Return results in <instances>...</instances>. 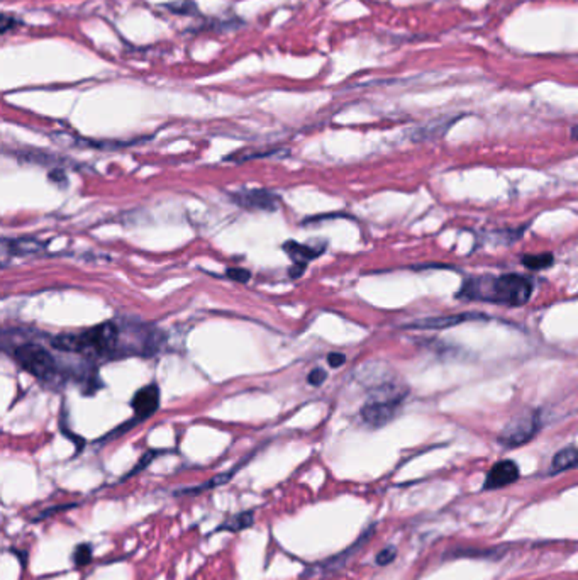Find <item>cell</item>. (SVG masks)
Listing matches in <instances>:
<instances>
[{
	"instance_id": "cell-1",
	"label": "cell",
	"mask_w": 578,
	"mask_h": 580,
	"mask_svg": "<svg viewBox=\"0 0 578 580\" xmlns=\"http://www.w3.org/2000/svg\"><path fill=\"white\" fill-rule=\"evenodd\" d=\"M532 282L528 277L510 273L501 277H472L463 283L458 297L519 308L531 299Z\"/></svg>"
},
{
	"instance_id": "cell-2",
	"label": "cell",
	"mask_w": 578,
	"mask_h": 580,
	"mask_svg": "<svg viewBox=\"0 0 578 580\" xmlns=\"http://www.w3.org/2000/svg\"><path fill=\"white\" fill-rule=\"evenodd\" d=\"M118 342L119 328L114 323H102L78 335H58L53 339V346L68 353L92 351L95 355H109L118 348Z\"/></svg>"
},
{
	"instance_id": "cell-3",
	"label": "cell",
	"mask_w": 578,
	"mask_h": 580,
	"mask_svg": "<svg viewBox=\"0 0 578 580\" xmlns=\"http://www.w3.org/2000/svg\"><path fill=\"white\" fill-rule=\"evenodd\" d=\"M407 395V389L399 382H384L373 389V394L362 407V419L371 428H382L395 418Z\"/></svg>"
},
{
	"instance_id": "cell-4",
	"label": "cell",
	"mask_w": 578,
	"mask_h": 580,
	"mask_svg": "<svg viewBox=\"0 0 578 580\" xmlns=\"http://www.w3.org/2000/svg\"><path fill=\"white\" fill-rule=\"evenodd\" d=\"M14 357L19 365L28 370L36 379L48 382L56 375V363L50 351L36 343H24L14 350Z\"/></svg>"
},
{
	"instance_id": "cell-5",
	"label": "cell",
	"mask_w": 578,
	"mask_h": 580,
	"mask_svg": "<svg viewBox=\"0 0 578 580\" xmlns=\"http://www.w3.org/2000/svg\"><path fill=\"white\" fill-rule=\"evenodd\" d=\"M539 429L538 413H521L507 422L498 435V443L505 448H517L529 443Z\"/></svg>"
},
{
	"instance_id": "cell-6",
	"label": "cell",
	"mask_w": 578,
	"mask_h": 580,
	"mask_svg": "<svg viewBox=\"0 0 578 580\" xmlns=\"http://www.w3.org/2000/svg\"><path fill=\"white\" fill-rule=\"evenodd\" d=\"M232 200L241 207L250 209V211H277L279 207V197L273 192L261 189L241 190L238 194H232Z\"/></svg>"
},
{
	"instance_id": "cell-7",
	"label": "cell",
	"mask_w": 578,
	"mask_h": 580,
	"mask_svg": "<svg viewBox=\"0 0 578 580\" xmlns=\"http://www.w3.org/2000/svg\"><path fill=\"white\" fill-rule=\"evenodd\" d=\"M517 478H519V467L512 460H502V462L495 463L489 474H487L483 487L487 490L507 487V485L514 484Z\"/></svg>"
},
{
	"instance_id": "cell-8",
	"label": "cell",
	"mask_w": 578,
	"mask_h": 580,
	"mask_svg": "<svg viewBox=\"0 0 578 580\" xmlns=\"http://www.w3.org/2000/svg\"><path fill=\"white\" fill-rule=\"evenodd\" d=\"M133 409L136 413V421H142L156 413L160 406V389L156 385H144L134 394Z\"/></svg>"
},
{
	"instance_id": "cell-9",
	"label": "cell",
	"mask_w": 578,
	"mask_h": 580,
	"mask_svg": "<svg viewBox=\"0 0 578 580\" xmlns=\"http://www.w3.org/2000/svg\"><path fill=\"white\" fill-rule=\"evenodd\" d=\"M487 316L478 312H463V314H453V316H439V317H431V319H422L419 323L411 324V328L418 329H445L449 326H456V324L467 323V321H475V319H485Z\"/></svg>"
},
{
	"instance_id": "cell-10",
	"label": "cell",
	"mask_w": 578,
	"mask_h": 580,
	"mask_svg": "<svg viewBox=\"0 0 578 580\" xmlns=\"http://www.w3.org/2000/svg\"><path fill=\"white\" fill-rule=\"evenodd\" d=\"M570 469H578V448L577 447L563 448V450H560L557 455L553 456V462H551V471H553V474H558V471H565Z\"/></svg>"
},
{
	"instance_id": "cell-11",
	"label": "cell",
	"mask_w": 578,
	"mask_h": 580,
	"mask_svg": "<svg viewBox=\"0 0 578 580\" xmlns=\"http://www.w3.org/2000/svg\"><path fill=\"white\" fill-rule=\"evenodd\" d=\"M283 250H285V253L290 254L292 260L304 261V263H307L309 260H314V258H317L319 254L324 252V250H315L313 248V246L299 245V243H295V241L285 243Z\"/></svg>"
},
{
	"instance_id": "cell-12",
	"label": "cell",
	"mask_w": 578,
	"mask_h": 580,
	"mask_svg": "<svg viewBox=\"0 0 578 580\" xmlns=\"http://www.w3.org/2000/svg\"><path fill=\"white\" fill-rule=\"evenodd\" d=\"M238 470V467H236L234 470H229V471H224V474L217 475V477L210 478L209 482H205V484H201L197 485V487H187V489H180L176 490L175 496H197V494L204 492V490H210L214 487H217V485H223L226 484L229 478H232V475H234V471Z\"/></svg>"
},
{
	"instance_id": "cell-13",
	"label": "cell",
	"mask_w": 578,
	"mask_h": 580,
	"mask_svg": "<svg viewBox=\"0 0 578 580\" xmlns=\"http://www.w3.org/2000/svg\"><path fill=\"white\" fill-rule=\"evenodd\" d=\"M456 119H439L436 122H431V124L420 127L418 136H416V140H427V138H438V136H442V133H446L448 131V127L455 122Z\"/></svg>"
},
{
	"instance_id": "cell-14",
	"label": "cell",
	"mask_w": 578,
	"mask_h": 580,
	"mask_svg": "<svg viewBox=\"0 0 578 580\" xmlns=\"http://www.w3.org/2000/svg\"><path fill=\"white\" fill-rule=\"evenodd\" d=\"M253 521L254 516L251 512H239V514L232 516L227 521H224L223 525L217 527V531H241L253 525Z\"/></svg>"
},
{
	"instance_id": "cell-15",
	"label": "cell",
	"mask_w": 578,
	"mask_h": 580,
	"mask_svg": "<svg viewBox=\"0 0 578 580\" xmlns=\"http://www.w3.org/2000/svg\"><path fill=\"white\" fill-rule=\"evenodd\" d=\"M41 250H43V245L37 243L36 239L21 238V239H14V241H10L9 252L12 254H31V253L41 252Z\"/></svg>"
},
{
	"instance_id": "cell-16",
	"label": "cell",
	"mask_w": 578,
	"mask_h": 580,
	"mask_svg": "<svg viewBox=\"0 0 578 580\" xmlns=\"http://www.w3.org/2000/svg\"><path fill=\"white\" fill-rule=\"evenodd\" d=\"M553 254L551 253H539V254H525L523 256L524 267L531 268V270H544V268L553 265Z\"/></svg>"
},
{
	"instance_id": "cell-17",
	"label": "cell",
	"mask_w": 578,
	"mask_h": 580,
	"mask_svg": "<svg viewBox=\"0 0 578 580\" xmlns=\"http://www.w3.org/2000/svg\"><path fill=\"white\" fill-rule=\"evenodd\" d=\"M90 562H92V546L87 543L78 545L73 552V563L82 568V567H85V565H88Z\"/></svg>"
},
{
	"instance_id": "cell-18",
	"label": "cell",
	"mask_w": 578,
	"mask_h": 580,
	"mask_svg": "<svg viewBox=\"0 0 578 580\" xmlns=\"http://www.w3.org/2000/svg\"><path fill=\"white\" fill-rule=\"evenodd\" d=\"M168 9L174 14H180V16H192V14H197V6L192 0H180L176 3H168Z\"/></svg>"
},
{
	"instance_id": "cell-19",
	"label": "cell",
	"mask_w": 578,
	"mask_h": 580,
	"mask_svg": "<svg viewBox=\"0 0 578 580\" xmlns=\"http://www.w3.org/2000/svg\"><path fill=\"white\" fill-rule=\"evenodd\" d=\"M395 556H397V550L393 548V546H386V548L382 550V552L377 555V563L380 565V567H385V565L392 563L393 560H395Z\"/></svg>"
},
{
	"instance_id": "cell-20",
	"label": "cell",
	"mask_w": 578,
	"mask_h": 580,
	"mask_svg": "<svg viewBox=\"0 0 578 580\" xmlns=\"http://www.w3.org/2000/svg\"><path fill=\"white\" fill-rule=\"evenodd\" d=\"M226 275L231 280H236V282L245 283V282H248V280H250L251 273L245 270V268H229V270L226 272Z\"/></svg>"
},
{
	"instance_id": "cell-21",
	"label": "cell",
	"mask_w": 578,
	"mask_h": 580,
	"mask_svg": "<svg viewBox=\"0 0 578 580\" xmlns=\"http://www.w3.org/2000/svg\"><path fill=\"white\" fill-rule=\"evenodd\" d=\"M326 377H328V373L324 372V370L322 368H315V370H313V372L309 373V384L310 385H314V387H319V385L322 384V382L326 380Z\"/></svg>"
},
{
	"instance_id": "cell-22",
	"label": "cell",
	"mask_w": 578,
	"mask_h": 580,
	"mask_svg": "<svg viewBox=\"0 0 578 580\" xmlns=\"http://www.w3.org/2000/svg\"><path fill=\"white\" fill-rule=\"evenodd\" d=\"M17 24H19V21L16 17H10V16H7V14H3V16H2V29H0V32H2V35H6L7 31H10L12 28H16Z\"/></svg>"
},
{
	"instance_id": "cell-23",
	"label": "cell",
	"mask_w": 578,
	"mask_h": 580,
	"mask_svg": "<svg viewBox=\"0 0 578 580\" xmlns=\"http://www.w3.org/2000/svg\"><path fill=\"white\" fill-rule=\"evenodd\" d=\"M328 362H329V365L333 366V368H337V366L344 365V362H346V357H344L343 353H329Z\"/></svg>"
},
{
	"instance_id": "cell-24",
	"label": "cell",
	"mask_w": 578,
	"mask_h": 580,
	"mask_svg": "<svg viewBox=\"0 0 578 580\" xmlns=\"http://www.w3.org/2000/svg\"><path fill=\"white\" fill-rule=\"evenodd\" d=\"M153 456H155V451H151V453H148V455H144V456H142V458H141V462H140V463H138V467H134V469L129 471V475H127V477H131V475L138 474V471H141L142 469H144V467H146V463H148V462H151V460H153Z\"/></svg>"
},
{
	"instance_id": "cell-25",
	"label": "cell",
	"mask_w": 578,
	"mask_h": 580,
	"mask_svg": "<svg viewBox=\"0 0 578 580\" xmlns=\"http://www.w3.org/2000/svg\"><path fill=\"white\" fill-rule=\"evenodd\" d=\"M306 268H307V263H304V261H295L294 267L288 270V273H290L292 279H297V277H300L304 272H306Z\"/></svg>"
},
{
	"instance_id": "cell-26",
	"label": "cell",
	"mask_w": 578,
	"mask_h": 580,
	"mask_svg": "<svg viewBox=\"0 0 578 580\" xmlns=\"http://www.w3.org/2000/svg\"><path fill=\"white\" fill-rule=\"evenodd\" d=\"M73 506H59V507H51V509H48V511H43L41 512L39 516H37V519H46V518H50V516H53L55 514V512H58V511H65V509H71Z\"/></svg>"
},
{
	"instance_id": "cell-27",
	"label": "cell",
	"mask_w": 578,
	"mask_h": 580,
	"mask_svg": "<svg viewBox=\"0 0 578 580\" xmlns=\"http://www.w3.org/2000/svg\"><path fill=\"white\" fill-rule=\"evenodd\" d=\"M50 178H51V180H55L56 183H63V182L66 180L65 174H63V171L59 170V168H55V170L50 171Z\"/></svg>"
},
{
	"instance_id": "cell-28",
	"label": "cell",
	"mask_w": 578,
	"mask_h": 580,
	"mask_svg": "<svg viewBox=\"0 0 578 580\" xmlns=\"http://www.w3.org/2000/svg\"><path fill=\"white\" fill-rule=\"evenodd\" d=\"M572 138H573V140H578V126H575L572 129Z\"/></svg>"
}]
</instances>
